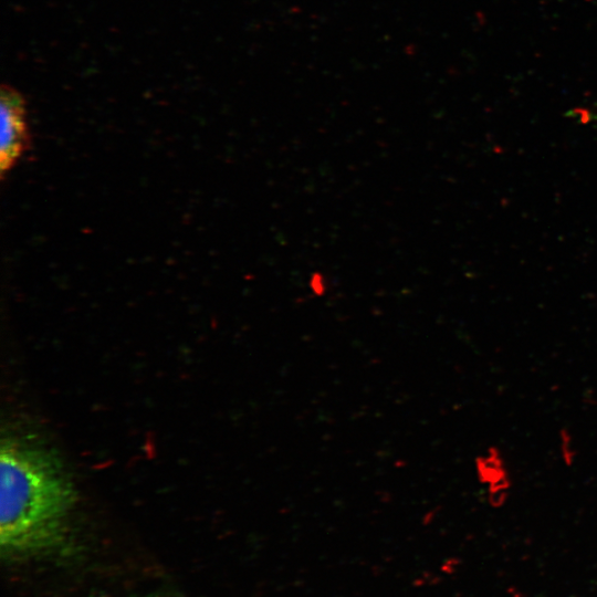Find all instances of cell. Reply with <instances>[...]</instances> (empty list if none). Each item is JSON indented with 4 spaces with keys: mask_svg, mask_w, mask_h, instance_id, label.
<instances>
[{
    "mask_svg": "<svg viewBox=\"0 0 597 597\" xmlns=\"http://www.w3.org/2000/svg\"><path fill=\"white\" fill-rule=\"evenodd\" d=\"M0 546L10 561L60 548L67 536L75 489L61 461L25 437L2 438Z\"/></svg>",
    "mask_w": 597,
    "mask_h": 597,
    "instance_id": "6da1fadb",
    "label": "cell"
},
{
    "mask_svg": "<svg viewBox=\"0 0 597 597\" xmlns=\"http://www.w3.org/2000/svg\"><path fill=\"white\" fill-rule=\"evenodd\" d=\"M0 114V176L3 179L29 149L31 142L25 100L19 91L8 84L1 86Z\"/></svg>",
    "mask_w": 597,
    "mask_h": 597,
    "instance_id": "7a4b0ae2",
    "label": "cell"
},
{
    "mask_svg": "<svg viewBox=\"0 0 597 597\" xmlns=\"http://www.w3.org/2000/svg\"><path fill=\"white\" fill-rule=\"evenodd\" d=\"M476 481L483 486L486 503L493 509L503 507L513 490V478L502 449L496 444L488 446L473 460Z\"/></svg>",
    "mask_w": 597,
    "mask_h": 597,
    "instance_id": "3957f363",
    "label": "cell"
},
{
    "mask_svg": "<svg viewBox=\"0 0 597 597\" xmlns=\"http://www.w3.org/2000/svg\"><path fill=\"white\" fill-rule=\"evenodd\" d=\"M557 449L563 465L573 468L578 458V449L572 430L566 426L557 431Z\"/></svg>",
    "mask_w": 597,
    "mask_h": 597,
    "instance_id": "277c9868",
    "label": "cell"
},
{
    "mask_svg": "<svg viewBox=\"0 0 597 597\" xmlns=\"http://www.w3.org/2000/svg\"><path fill=\"white\" fill-rule=\"evenodd\" d=\"M589 121L593 122L597 126V109L593 111L589 114Z\"/></svg>",
    "mask_w": 597,
    "mask_h": 597,
    "instance_id": "5b68a950",
    "label": "cell"
}]
</instances>
